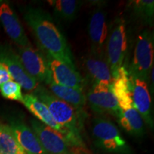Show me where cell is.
<instances>
[{
	"label": "cell",
	"instance_id": "obj_23",
	"mask_svg": "<svg viewBox=\"0 0 154 154\" xmlns=\"http://www.w3.org/2000/svg\"><path fill=\"white\" fill-rule=\"evenodd\" d=\"M22 88L18 83L11 80L0 86V93L5 99L21 102L23 99Z\"/></svg>",
	"mask_w": 154,
	"mask_h": 154
},
{
	"label": "cell",
	"instance_id": "obj_8",
	"mask_svg": "<svg viewBox=\"0 0 154 154\" xmlns=\"http://www.w3.org/2000/svg\"><path fill=\"white\" fill-rule=\"evenodd\" d=\"M86 98L92 110L99 114H109L116 117L120 111L111 86L103 84H92Z\"/></svg>",
	"mask_w": 154,
	"mask_h": 154
},
{
	"label": "cell",
	"instance_id": "obj_25",
	"mask_svg": "<svg viewBox=\"0 0 154 154\" xmlns=\"http://www.w3.org/2000/svg\"><path fill=\"white\" fill-rule=\"evenodd\" d=\"M69 154H76V153H75L74 152H73V151H71V153H69Z\"/></svg>",
	"mask_w": 154,
	"mask_h": 154
},
{
	"label": "cell",
	"instance_id": "obj_5",
	"mask_svg": "<svg viewBox=\"0 0 154 154\" xmlns=\"http://www.w3.org/2000/svg\"><path fill=\"white\" fill-rule=\"evenodd\" d=\"M127 47L128 37L126 22L123 18L119 17L115 19L109 31L105 48L106 58L110 66L113 79L117 76L119 69L124 66Z\"/></svg>",
	"mask_w": 154,
	"mask_h": 154
},
{
	"label": "cell",
	"instance_id": "obj_13",
	"mask_svg": "<svg viewBox=\"0 0 154 154\" xmlns=\"http://www.w3.org/2000/svg\"><path fill=\"white\" fill-rule=\"evenodd\" d=\"M131 82L134 106L143 119L144 124L153 128L154 124L151 111V97L148 83L140 79L133 77H131Z\"/></svg>",
	"mask_w": 154,
	"mask_h": 154
},
{
	"label": "cell",
	"instance_id": "obj_4",
	"mask_svg": "<svg viewBox=\"0 0 154 154\" xmlns=\"http://www.w3.org/2000/svg\"><path fill=\"white\" fill-rule=\"evenodd\" d=\"M153 33L149 29L143 30L136 38L133 59L127 69L130 76L148 83L153 69Z\"/></svg>",
	"mask_w": 154,
	"mask_h": 154
},
{
	"label": "cell",
	"instance_id": "obj_7",
	"mask_svg": "<svg viewBox=\"0 0 154 154\" xmlns=\"http://www.w3.org/2000/svg\"><path fill=\"white\" fill-rule=\"evenodd\" d=\"M0 63L8 70L12 79L25 90L33 91L39 84L26 72L18 54L9 46H0Z\"/></svg>",
	"mask_w": 154,
	"mask_h": 154
},
{
	"label": "cell",
	"instance_id": "obj_21",
	"mask_svg": "<svg viewBox=\"0 0 154 154\" xmlns=\"http://www.w3.org/2000/svg\"><path fill=\"white\" fill-rule=\"evenodd\" d=\"M1 154H26L19 145L9 124H0Z\"/></svg>",
	"mask_w": 154,
	"mask_h": 154
},
{
	"label": "cell",
	"instance_id": "obj_10",
	"mask_svg": "<svg viewBox=\"0 0 154 154\" xmlns=\"http://www.w3.org/2000/svg\"><path fill=\"white\" fill-rule=\"evenodd\" d=\"M109 29H108L106 14L101 7L94 9L89 23L88 36L91 43V52L99 55H105Z\"/></svg>",
	"mask_w": 154,
	"mask_h": 154
},
{
	"label": "cell",
	"instance_id": "obj_14",
	"mask_svg": "<svg viewBox=\"0 0 154 154\" xmlns=\"http://www.w3.org/2000/svg\"><path fill=\"white\" fill-rule=\"evenodd\" d=\"M85 68L92 84L112 86V73L105 55L96 54L90 51L85 59Z\"/></svg>",
	"mask_w": 154,
	"mask_h": 154
},
{
	"label": "cell",
	"instance_id": "obj_9",
	"mask_svg": "<svg viewBox=\"0 0 154 154\" xmlns=\"http://www.w3.org/2000/svg\"><path fill=\"white\" fill-rule=\"evenodd\" d=\"M31 128L35 134L46 154H69V146L62 135L36 119L30 121Z\"/></svg>",
	"mask_w": 154,
	"mask_h": 154
},
{
	"label": "cell",
	"instance_id": "obj_2",
	"mask_svg": "<svg viewBox=\"0 0 154 154\" xmlns=\"http://www.w3.org/2000/svg\"><path fill=\"white\" fill-rule=\"evenodd\" d=\"M32 94L47 106L54 120L66 131L68 145L76 149H84L81 135L83 113L79 112L72 106L58 99L44 85L38 84Z\"/></svg>",
	"mask_w": 154,
	"mask_h": 154
},
{
	"label": "cell",
	"instance_id": "obj_24",
	"mask_svg": "<svg viewBox=\"0 0 154 154\" xmlns=\"http://www.w3.org/2000/svg\"><path fill=\"white\" fill-rule=\"evenodd\" d=\"M13 80L12 77L5 66L0 63V86L9 81Z\"/></svg>",
	"mask_w": 154,
	"mask_h": 154
},
{
	"label": "cell",
	"instance_id": "obj_18",
	"mask_svg": "<svg viewBox=\"0 0 154 154\" xmlns=\"http://www.w3.org/2000/svg\"><path fill=\"white\" fill-rule=\"evenodd\" d=\"M47 88L58 99L66 102L76 109L77 111L83 113V109L86 103V95L83 91L75 88L67 87L56 84L52 80L47 85Z\"/></svg>",
	"mask_w": 154,
	"mask_h": 154
},
{
	"label": "cell",
	"instance_id": "obj_22",
	"mask_svg": "<svg viewBox=\"0 0 154 154\" xmlns=\"http://www.w3.org/2000/svg\"><path fill=\"white\" fill-rule=\"evenodd\" d=\"M129 8L132 14L140 22L152 26L153 24V0H133L129 1Z\"/></svg>",
	"mask_w": 154,
	"mask_h": 154
},
{
	"label": "cell",
	"instance_id": "obj_17",
	"mask_svg": "<svg viewBox=\"0 0 154 154\" xmlns=\"http://www.w3.org/2000/svg\"><path fill=\"white\" fill-rule=\"evenodd\" d=\"M111 88L121 109L134 107L132 100L131 77L124 66L119 69L117 76L113 78Z\"/></svg>",
	"mask_w": 154,
	"mask_h": 154
},
{
	"label": "cell",
	"instance_id": "obj_1",
	"mask_svg": "<svg viewBox=\"0 0 154 154\" xmlns=\"http://www.w3.org/2000/svg\"><path fill=\"white\" fill-rule=\"evenodd\" d=\"M24 19L37 38L44 53L76 68L66 38L47 11L37 7H29L25 9Z\"/></svg>",
	"mask_w": 154,
	"mask_h": 154
},
{
	"label": "cell",
	"instance_id": "obj_26",
	"mask_svg": "<svg viewBox=\"0 0 154 154\" xmlns=\"http://www.w3.org/2000/svg\"><path fill=\"white\" fill-rule=\"evenodd\" d=\"M0 154H1V150H0Z\"/></svg>",
	"mask_w": 154,
	"mask_h": 154
},
{
	"label": "cell",
	"instance_id": "obj_12",
	"mask_svg": "<svg viewBox=\"0 0 154 154\" xmlns=\"http://www.w3.org/2000/svg\"><path fill=\"white\" fill-rule=\"evenodd\" d=\"M44 54L47 59L54 82L59 85L83 91L84 85V79L79 73L77 72L76 68H73L66 63L57 60L47 54Z\"/></svg>",
	"mask_w": 154,
	"mask_h": 154
},
{
	"label": "cell",
	"instance_id": "obj_16",
	"mask_svg": "<svg viewBox=\"0 0 154 154\" xmlns=\"http://www.w3.org/2000/svg\"><path fill=\"white\" fill-rule=\"evenodd\" d=\"M21 102L28 109L29 111L37 119L38 121L59 133L66 140L67 136L66 131L56 123L47 106L37 97H36L32 94H26L23 96V99Z\"/></svg>",
	"mask_w": 154,
	"mask_h": 154
},
{
	"label": "cell",
	"instance_id": "obj_15",
	"mask_svg": "<svg viewBox=\"0 0 154 154\" xmlns=\"http://www.w3.org/2000/svg\"><path fill=\"white\" fill-rule=\"evenodd\" d=\"M9 126L19 145L26 154H46L35 134L23 121L19 119H12Z\"/></svg>",
	"mask_w": 154,
	"mask_h": 154
},
{
	"label": "cell",
	"instance_id": "obj_3",
	"mask_svg": "<svg viewBox=\"0 0 154 154\" xmlns=\"http://www.w3.org/2000/svg\"><path fill=\"white\" fill-rule=\"evenodd\" d=\"M91 131L94 143L102 151L113 154L133 153L118 128L109 119L100 116L94 118Z\"/></svg>",
	"mask_w": 154,
	"mask_h": 154
},
{
	"label": "cell",
	"instance_id": "obj_6",
	"mask_svg": "<svg viewBox=\"0 0 154 154\" xmlns=\"http://www.w3.org/2000/svg\"><path fill=\"white\" fill-rule=\"evenodd\" d=\"M18 55L26 72L38 84L44 83L47 85L52 80L47 59L42 51L32 46L19 47Z\"/></svg>",
	"mask_w": 154,
	"mask_h": 154
},
{
	"label": "cell",
	"instance_id": "obj_19",
	"mask_svg": "<svg viewBox=\"0 0 154 154\" xmlns=\"http://www.w3.org/2000/svg\"><path fill=\"white\" fill-rule=\"evenodd\" d=\"M116 118L121 128L131 136L139 138L145 134L144 121L134 107L120 109Z\"/></svg>",
	"mask_w": 154,
	"mask_h": 154
},
{
	"label": "cell",
	"instance_id": "obj_11",
	"mask_svg": "<svg viewBox=\"0 0 154 154\" xmlns=\"http://www.w3.org/2000/svg\"><path fill=\"white\" fill-rule=\"evenodd\" d=\"M0 22L9 37L19 47L32 46L16 13L9 2L5 0H0Z\"/></svg>",
	"mask_w": 154,
	"mask_h": 154
},
{
	"label": "cell",
	"instance_id": "obj_20",
	"mask_svg": "<svg viewBox=\"0 0 154 154\" xmlns=\"http://www.w3.org/2000/svg\"><path fill=\"white\" fill-rule=\"evenodd\" d=\"M49 5L57 16L65 22H72L76 18L82 1L76 0H49Z\"/></svg>",
	"mask_w": 154,
	"mask_h": 154
}]
</instances>
